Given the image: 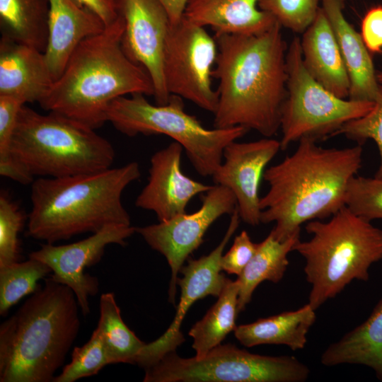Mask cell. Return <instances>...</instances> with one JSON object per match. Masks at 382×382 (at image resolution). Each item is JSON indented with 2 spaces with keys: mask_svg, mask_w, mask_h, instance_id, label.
I'll return each instance as SVG.
<instances>
[{
  "mask_svg": "<svg viewBox=\"0 0 382 382\" xmlns=\"http://www.w3.org/2000/svg\"><path fill=\"white\" fill-rule=\"evenodd\" d=\"M275 23L257 34L214 35L219 81L214 127L241 126L272 137L287 94L286 47Z\"/></svg>",
  "mask_w": 382,
  "mask_h": 382,
  "instance_id": "obj_1",
  "label": "cell"
},
{
  "mask_svg": "<svg viewBox=\"0 0 382 382\" xmlns=\"http://www.w3.org/2000/svg\"><path fill=\"white\" fill-rule=\"evenodd\" d=\"M361 146L323 148L314 139H300L292 154L265 170L269 189L260 197V223L274 222L270 232L284 241L301 231L303 224L337 212L361 166Z\"/></svg>",
  "mask_w": 382,
  "mask_h": 382,
  "instance_id": "obj_2",
  "label": "cell"
},
{
  "mask_svg": "<svg viewBox=\"0 0 382 382\" xmlns=\"http://www.w3.org/2000/svg\"><path fill=\"white\" fill-rule=\"evenodd\" d=\"M124 30L119 14L104 30L83 40L39 103L41 108L96 129L107 122V109L115 99L135 93L154 96L149 75L122 47Z\"/></svg>",
  "mask_w": 382,
  "mask_h": 382,
  "instance_id": "obj_3",
  "label": "cell"
},
{
  "mask_svg": "<svg viewBox=\"0 0 382 382\" xmlns=\"http://www.w3.org/2000/svg\"><path fill=\"white\" fill-rule=\"evenodd\" d=\"M74 291L51 277L0 325V381L50 382L80 328Z\"/></svg>",
  "mask_w": 382,
  "mask_h": 382,
  "instance_id": "obj_4",
  "label": "cell"
},
{
  "mask_svg": "<svg viewBox=\"0 0 382 382\" xmlns=\"http://www.w3.org/2000/svg\"><path fill=\"white\" fill-rule=\"evenodd\" d=\"M140 176L139 163L130 162L95 173L38 178L31 184L27 236L54 243L109 225H131L122 195Z\"/></svg>",
  "mask_w": 382,
  "mask_h": 382,
  "instance_id": "obj_5",
  "label": "cell"
},
{
  "mask_svg": "<svg viewBox=\"0 0 382 382\" xmlns=\"http://www.w3.org/2000/svg\"><path fill=\"white\" fill-rule=\"evenodd\" d=\"M330 217L307 222L311 238L299 239L294 248L305 260L311 286L308 303L315 310L353 280L368 281L370 267L382 260V229L346 206Z\"/></svg>",
  "mask_w": 382,
  "mask_h": 382,
  "instance_id": "obj_6",
  "label": "cell"
},
{
  "mask_svg": "<svg viewBox=\"0 0 382 382\" xmlns=\"http://www.w3.org/2000/svg\"><path fill=\"white\" fill-rule=\"evenodd\" d=\"M10 154L33 177L62 178L111 168L112 144L95 129L60 113L21 108Z\"/></svg>",
  "mask_w": 382,
  "mask_h": 382,
  "instance_id": "obj_7",
  "label": "cell"
},
{
  "mask_svg": "<svg viewBox=\"0 0 382 382\" xmlns=\"http://www.w3.org/2000/svg\"><path fill=\"white\" fill-rule=\"evenodd\" d=\"M144 96L135 93L115 99L107 109V122L129 137L139 134L170 137L183 146L202 176H212L222 163L225 147L248 131L241 126L207 129L185 112L181 97L171 94L167 103L153 105Z\"/></svg>",
  "mask_w": 382,
  "mask_h": 382,
  "instance_id": "obj_8",
  "label": "cell"
},
{
  "mask_svg": "<svg viewBox=\"0 0 382 382\" xmlns=\"http://www.w3.org/2000/svg\"><path fill=\"white\" fill-rule=\"evenodd\" d=\"M286 60L287 94L281 115V150L303 138L317 141L333 137L343 125L372 109L374 102L340 98L313 79L304 66L299 37L291 42Z\"/></svg>",
  "mask_w": 382,
  "mask_h": 382,
  "instance_id": "obj_9",
  "label": "cell"
},
{
  "mask_svg": "<svg viewBox=\"0 0 382 382\" xmlns=\"http://www.w3.org/2000/svg\"><path fill=\"white\" fill-rule=\"evenodd\" d=\"M310 369L294 356L250 353L231 344L219 345L201 358L175 352L145 369L144 382H303Z\"/></svg>",
  "mask_w": 382,
  "mask_h": 382,
  "instance_id": "obj_10",
  "label": "cell"
},
{
  "mask_svg": "<svg viewBox=\"0 0 382 382\" xmlns=\"http://www.w3.org/2000/svg\"><path fill=\"white\" fill-rule=\"evenodd\" d=\"M217 55L216 40L204 27L184 16L170 25L164 51L163 71L169 93L214 113L216 90L212 87V66Z\"/></svg>",
  "mask_w": 382,
  "mask_h": 382,
  "instance_id": "obj_11",
  "label": "cell"
},
{
  "mask_svg": "<svg viewBox=\"0 0 382 382\" xmlns=\"http://www.w3.org/2000/svg\"><path fill=\"white\" fill-rule=\"evenodd\" d=\"M202 205L193 213L178 214L166 221L136 227L146 243L162 254L170 270L168 301L175 306L178 274L189 255L203 243L209 226L236 209V199L228 188L215 185L202 196Z\"/></svg>",
  "mask_w": 382,
  "mask_h": 382,
  "instance_id": "obj_12",
  "label": "cell"
},
{
  "mask_svg": "<svg viewBox=\"0 0 382 382\" xmlns=\"http://www.w3.org/2000/svg\"><path fill=\"white\" fill-rule=\"evenodd\" d=\"M240 220L236 207L231 214L228 228L219 244L207 255L198 259H188L187 264L181 267L180 272L183 277L177 280L181 294L174 319L160 337L144 345L136 359V364L146 369L168 353L175 352L185 341L180 328L190 308L207 296L218 297L220 295L227 280L221 273V257L227 243L238 228Z\"/></svg>",
  "mask_w": 382,
  "mask_h": 382,
  "instance_id": "obj_13",
  "label": "cell"
},
{
  "mask_svg": "<svg viewBox=\"0 0 382 382\" xmlns=\"http://www.w3.org/2000/svg\"><path fill=\"white\" fill-rule=\"evenodd\" d=\"M135 232L136 227L131 225H109L75 243L42 244L38 250L30 253L29 257L48 265L53 272L51 277L71 289L82 313L86 316L91 311L89 298L98 292L99 281L85 273V270L100 260L108 245H124L127 238Z\"/></svg>",
  "mask_w": 382,
  "mask_h": 382,
  "instance_id": "obj_14",
  "label": "cell"
},
{
  "mask_svg": "<svg viewBox=\"0 0 382 382\" xmlns=\"http://www.w3.org/2000/svg\"><path fill=\"white\" fill-rule=\"evenodd\" d=\"M125 21L122 47L127 57L149 75L156 104L168 103L163 57L170 27L168 13L158 0H117Z\"/></svg>",
  "mask_w": 382,
  "mask_h": 382,
  "instance_id": "obj_15",
  "label": "cell"
},
{
  "mask_svg": "<svg viewBox=\"0 0 382 382\" xmlns=\"http://www.w3.org/2000/svg\"><path fill=\"white\" fill-rule=\"evenodd\" d=\"M279 150L280 141L270 137L232 141L224 150V161L212 175L215 185L232 191L241 219L250 226L260 224V181L267 164Z\"/></svg>",
  "mask_w": 382,
  "mask_h": 382,
  "instance_id": "obj_16",
  "label": "cell"
},
{
  "mask_svg": "<svg viewBox=\"0 0 382 382\" xmlns=\"http://www.w3.org/2000/svg\"><path fill=\"white\" fill-rule=\"evenodd\" d=\"M183 150L179 143L173 141L152 155L148 183L137 197L136 206L154 212L158 221L186 212L187 204L195 195L212 187L183 173Z\"/></svg>",
  "mask_w": 382,
  "mask_h": 382,
  "instance_id": "obj_17",
  "label": "cell"
},
{
  "mask_svg": "<svg viewBox=\"0 0 382 382\" xmlns=\"http://www.w3.org/2000/svg\"><path fill=\"white\" fill-rule=\"evenodd\" d=\"M54 79L45 53L6 37L0 40V95L40 103Z\"/></svg>",
  "mask_w": 382,
  "mask_h": 382,
  "instance_id": "obj_18",
  "label": "cell"
},
{
  "mask_svg": "<svg viewBox=\"0 0 382 382\" xmlns=\"http://www.w3.org/2000/svg\"><path fill=\"white\" fill-rule=\"evenodd\" d=\"M335 35L350 82L349 99L374 102L379 91L370 52L361 34L346 19L343 0H320Z\"/></svg>",
  "mask_w": 382,
  "mask_h": 382,
  "instance_id": "obj_19",
  "label": "cell"
},
{
  "mask_svg": "<svg viewBox=\"0 0 382 382\" xmlns=\"http://www.w3.org/2000/svg\"><path fill=\"white\" fill-rule=\"evenodd\" d=\"M49 40L45 55L54 81L77 45L105 28L103 21L74 0H50Z\"/></svg>",
  "mask_w": 382,
  "mask_h": 382,
  "instance_id": "obj_20",
  "label": "cell"
},
{
  "mask_svg": "<svg viewBox=\"0 0 382 382\" xmlns=\"http://www.w3.org/2000/svg\"><path fill=\"white\" fill-rule=\"evenodd\" d=\"M301 48L308 72L327 90L348 98L350 82L339 46L323 8L303 33Z\"/></svg>",
  "mask_w": 382,
  "mask_h": 382,
  "instance_id": "obj_21",
  "label": "cell"
},
{
  "mask_svg": "<svg viewBox=\"0 0 382 382\" xmlns=\"http://www.w3.org/2000/svg\"><path fill=\"white\" fill-rule=\"evenodd\" d=\"M260 0H189L184 17L199 25L209 26L215 35L260 33L277 22L261 10Z\"/></svg>",
  "mask_w": 382,
  "mask_h": 382,
  "instance_id": "obj_22",
  "label": "cell"
},
{
  "mask_svg": "<svg viewBox=\"0 0 382 382\" xmlns=\"http://www.w3.org/2000/svg\"><path fill=\"white\" fill-rule=\"evenodd\" d=\"M320 363L326 366L364 365L382 381V298L365 321L325 349Z\"/></svg>",
  "mask_w": 382,
  "mask_h": 382,
  "instance_id": "obj_23",
  "label": "cell"
},
{
  "mask_svg": "<svg viewBox=\"0 0 382 382\" xmlns=\"http://www.w3.org/2000/svg\"><path fill=\"white\" fill-rule=\"evenodd\" d=\"M316 319V310L307 303L296 311L238 325L233 332L238 342L247 347L281 345L296 351L305 347L307 335Z\"/></svg>",
  "mask_w": 382,
  "mask_h": 382,
  "instance_id": "obj_24",
  "label": "cell"
},
{
  "mask_svg": "<svg viewBox=\"0 0 382 382\" xmlns=\"http://www.w3.org/2000/svg\"><path fill=\"white\" fill-rule=\"evenodd\" d=\"M300 233L279 241L270 232L258 243L255 253L238 278L240 283L238 313L245 309L260 283L267 280L276 284L283 278L289 264L288 255L300 239Z\"/></svg>",
  "mask_w": 382,
  "mask_h": 382,
  "instance_id": "obj_25",
  "label": "cell"
},
{
  "mask_svg": "<svg viewBox=\"0 0 382 382\" xmlns=\"http://www.w3.org/2000/svg\"><path fill=\"white\" fill-rule=\"evenodd\" d=\"M50 11V0H0L1 36L45 52Z\"/></svg>",
  "mask_w": 382,
  "mask_h": 382,
  "instance_id": "obj_26",
  "label": "cell"
},
{
  "mask_svg": "<svg viewBox=\"0 0 382 382\" xmlns=\"http://www.w3.org/2000/svg\"><path fill=\"white\" fill-rule=\"evenodd\" d=\"M240 283L237 279H227L216 302L204 316L190 330L188 335L193 339L195 356L201 358L212 349L220 345L226 335L234 331L238 313V299Z\"/></svg>",
  "mask_w": 382,
  "mask_h": 382,
  "instance_id": "obj_27",
  "label": "cell"
},
{
  "mask_svg": "<svg viewBox=\"0 0 382 382\" xmlns=\"http://www.w3.org/2000/svg\"><path fill=\"white\" fill-rule=\"evenodd\" d=\"M97 325L111 364H135L146 344L123 321L112 292L103 294L99 301Z\"/></svg>",
  "mask_w": 382,
  "mask_h": 382,
  "instance_id": "obj_28",
  "label": "cell"
},
{
  "mask_svg": "<svg viewBox=\"0 0 382 382\" xmlns=\"http://www.w3.org/2000/svg\"><path fill=\"white\" fill-rule=\"evenodd\" d=\"M52 272L44 262L30 258L0 267V314L9 309L25 296L33 294L40 286L38 282Z\"/></svg>",
  "mask_w": 382,
  "mask_h": 382,
  "instance_id": "obj_29",
  "label": "cell"
},
{
  "mask_svg": "<svg viewBox=\"0 0 382 382\" xmlns=\"http://www.w3.org/2000/svg\"><path fill=\"white\" fill-rule=\"evenodd\" d=\"M110 364L107 350L99 330L96 328L89 340L81 347H75L71 361L54 376L53 382H74L97 374Z\"/></svg>",
  "mask_w": 382,
  "mask_h": 382,
  "instance_id": "obj_30",
  "label": "cell"
},
{
  "mask_svg": "<svg viewBox=\"0 0 382 382\" xmlns=\"http://www.w3.org/2000/svg\"><path fill=\"white\" fill-rule=\"evenodd\" d=\"M345 206L369 221L382 219V178L353 177L347 189Z\"/></svg>",
  "mask_w": 382,
  "mask_h": 382,
  "instance_id": "obj_31",
  "label": "cell"
},
{
  "mask_svg": "<svg viewBox=\"0 0 382 382\" xmlns=\"http://www.w3.org/2000/svg\"><path fill=\"white\" fill-rule=\"evenodd\" d=\"M320 0H260L259 8L282 26L303 33L316 18Z\"/></svg>",
  "mask_w": 382,
  "mask_h": 382,
  "instance_id": "obj_32",
  "label": "cell"
},
{
  "mask_svg": "<svg viewBox=\"0 0 382 382\" xmlns=\"http://www.w3.org/2000/svg\"><path fill=\"white\" fill-rule=\"evenodd\" d=\"M23 216L16 204L4 194L0 196V267L19 261L18 233Z\"/></svg>",
  "mask_w": 382,
  "mask_h": 382,
  "instance_id": "obj_33",
  "label": "cell"
},
{
  "mask_svg": "<svg viewBox=\"0 0 382 382\" xmlns=\"http://www.w3.org/2000/svg\"><path fill=\"white\" fill-rule=\"evenodd\" d=\"M343 134L359 144L372 139L378 147L381 163L375 176L382 178V83L372 109L365 115L343 125L335 134Z\"/></svg>",
  "mask_w": 382,
  "mask_h": 382,
  "instance_id": "obj_34",
  "label": "cell"
},
{
  "mask_svg": "<svg viewBox=\"0 0 382 382\" xmlns=\"http://www.w3.org/2000/svg\"><path fill=\"white\" fill-rule=\"evenodd\" d=\"M23 105L18 98L0 95V165L13 160L10 146L18 115Z\"/></svg>",
  "mask_w": 382,
  "mask_h": 382,
  "instance_id": "obj_35",
  "label": "cell"
},
{
  "mask_svg": "<svg viewBox=\"0 0 382 382\" xmlns=\"http://www.w3.org/2000/svg\"><path fill=\"white\" fill-rule=\"evenodd\" d=\"M257 245L246 231H241L235 237L231 248L222 255L221 270L238 277L253 257Z\"/></svg>",
  "mask_w": 382,
  "mask_h": 382,
  "instance_id": "obj_36",
  "label": "cell"
},
{
  "mask_svg": "<svg viewBox=\"0 0 382 382\" xmlns=\"http://www.w3.org/2000/svg\"><path fill=\"white\" fill-rule=\"evenodd\" d=\"M361 36L370 53L382 50V6L371 8L364 15L361 24Z\"/></svg>",
  "mask_w": 382,
  "mask_h": 382,
  "instance_id": "obj_37",
  "label": "cell"
},
{
  "mask_svg": "<svg viewBox=\"0 0 382 382\" xmlns=\"http://www.w3.org/2000/svg\"><path fill=\"white\" fill-rule=\"evenodd\" d=\"M79 6L96 14L105 26L112 24L119 16L117 0H74Z\"/></svg>",
  "mask_w": 382,
  "mask_h": 382,
  "instance_id": "obj_38",
  "label": "cell"
},
{
  "mask_svg": "<svg viewBox=\"0 0 382 382\" xmlns=\"http://www.w3.org/2000/svg\"><path fill=\"white\" fill-rule=\"evenodd\" d=\"M168 13L171 25L180 22L189 0H158Z\"/></svg>",
  "mask_w": 382,
  "mask_h": 382,
  "instance_id": "obj_39",
  "label": "cell"
},
{
  "mask_svg": "<svg viewBox=\"0 0 382 382\" xmlns=\"http://www.w3.org/2000/svg\"><path fill=\"white\" fill-rule=\"evenodd\" d=\"M376 77L379 83H382V70L380 71L378 74H376Z\"/></svg>",
  "mask_w": 382,
  "mask_h": 382,
  "instance_id": "obj_40",
  "label": "cell"
}]
</instances>
